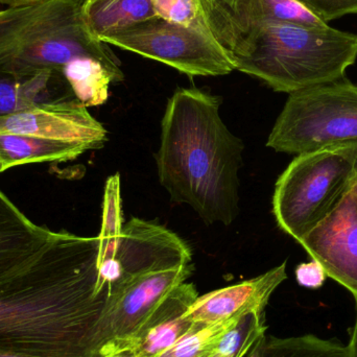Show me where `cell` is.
<instances>
[{
    "instance_id": "obj_1",
    "label": "cell",
    "mask_w": 357,
    "mask_h": 357,
    "mask_svg": "<svg viewBox=\"0 0 357 357\" xmlns=\"http://www.w3.org/2000/svg\"><path fill=\"white\" fill-rule=\"evenodd\" d=\"M98 251V236L56 232L37 257L0 278V350L87 357L109 294Z\"/></svg>"
},
{
    "instance_id": "obj_2",
    "label": "cell",
    "mask_w": 357,
    "mask_h": 357,
    "mask_svg": "<svg viewBox=\"0 0 357 357\" xmlns=\"http://www.w3.org/2000/svg\"><path fill=\"white\" fill-rule=\"evenodd\" d=\"M222 100L195 88L169 98L157 153L159 180L173 201L190 206L207 224L228 226L239 212L245 144L220 114Z\"/></svg>"
},
{
    "instance_id": "obj_3",
    "label": "cell",
    "mask_w": 357,
    "mask_h": 357,
    "mask_svg": "<svg viewBox=\"0 0 357 357\" xmlns=\"http://www.w3.org/2000/svg\"><path fill=\"white\" fill-rule=\"evenodd\" d=\"M235 69L273 90L293 93L345 77L357 59V35L333 27L268 23L225 46Z\"/></svg>"
},
{
    "instance_id": "obj_4",
    "label": "cell",
    "mask_w": 357,
    "mask_h": 357,
    "mask_svg": "<svg viewBox=\"0 0 357 357\" xmlns=\"http://www.w3.org/2000/svg\"><path fill=\"white\" fill-rule=\"evenodd\" d=\"M81 0H44L0 10V69L31 75L62 73L82 56L105 65L114 83L125 79L108 44L94 39L82 16Z\"/></svg>"
},
{
    "instance_id": "obj_5",
    "label": "cell",
    "mask_w": 357,
    "mask_h": 357,
    "mask_svg": "<svg viewBox=\"0 0 357 357\" xmlns=\"http://www.w3.org/2000/svg\"><path fill=\"white\" fill-rule=\"evenodd\" d=\"M357 180V142L297 155L275 185L273 213L299 243L340 203Z\"/></svg>"
},
{
    "instance_id": "obj_6",
    "label": "cell",
    "mask_w": 357,
    "mask_h": 357,
    "mask_svg": "<svg viewBox=\"0 0 357 357\" xmlns=\"http://www.w3.org/2000/svg\"><path fill=\"white\" fill-rule=\"evenodd\" d=\"M357 142V85L343 77L289 94L266 146L300 155Z\"/></svg>"
},
{
    "instance_id": "obj_7",
    "label": "cell",
    "mask_w": 357,
    "mask_h": 357,
    "mask_svg": "<svg viewBox=\"0 0 357 357\" xmlns=\"http://www.w3.org/2000/svg\"><path fill=\"white\" fill-rule=\"evenodd\" d=\"M102 42L158 61L189 77H218L236 70L230 54L206 22L184 25L156 17Z\"/></svg>"
},
{
    "instance_id": "obj_8",
    "label": "cell",
    "mask_w": 357,
    "mask_h": 357,
    "mask_svg": "<svg viewBox=\"0 0 357 357\" xmlns=\"http://www.w3.org/2000/svg\"><path fill=\"white\" fill-rule=\"evenodd\" d=\"M192 270L189 264L121 276L109 287L106 303L90 335L87 357H107L129 349L153 310L186 282Z\"/></svg>"
},
{
    "instance_id": "obj_9",
    "label": "cell",
    "mask_w": 357,
    "mask_h": 357,
    "mask_svg": "<svg viewBox=\"0 0 357 357\" xmlns=\"http://www.w3.org/2000/svg\"><path fill=\"white\" fill-rule=\"evenodd\" d=\"M327 277L352 294L357 303V180L335 209L299 241Z\"/></svg>"
},
{
    "instance_id": "obj_10",
    "label": "cell",
    "mask_w": 357,
    "mask_h": 357,
    "mask_svg": "<svg viewBox=\"0 0 357 357\" xmlns=\"http://www.w3.org/2000/svg\"><path fill=\"white\" fill-rule=\"evenodd\" d=\"M0 134H17L96 150L107 131L77 100L41 105L0 116Z\"/></svg>"
},
{
    "instance_id": "obj_11",
    "label": "cell",
    "mask_w": 357,
    "mask_h": 357,
    "mask_svg": "<svg viewBox=\"0 0 357 357\" xmlns=\"http://www.w3.org/2000/svg\"><path fill=\"white\" fill-rule=\"evenodd\" d=\"M204 18L212 35L226 46L251 29L268 23L326 27L300 0H201Z\"/></svg>"
},
{
    "instance_id": "obj_12",
    "label": "cell",
    "mask_w": 357,
    "mask_h": 357,
    "mask_svg": "<svg viewBox=\"0 0 357 357\" xmlns=\"http://www.w3.org/2000/svg\"><path fill=\"white\" fill-rule=\"evenodd\" d=\"M287 279V262H283L255 278L197 297L187 314L193 323L214 324L247 312H264L273 294Z\"/></svg>"
},
{
    "instance_id": "obj_13",
    "label": "cell",
    "mask_w": 357,
    "mask_h": 357,
    "mask_svg": "<svg viewBox=\"0 0 357 357\" xmlns=\"http://www.w3.org/2000/svg\"><path fill=\"white\" fill-rule=\"evenodd\" d=\"M197 297L192 283L184 282L176 287L142 323L129 349L138 357H157L171 348L195 324L187 312Z\"/></svg>"
},
{
    "instance_id": "obj_14",
    "label": "cell",
    "mask_w": 357,
    "mask_h": 357,
    "mask_svg": "<svg viewBox=\"0 0 357 357\" xmlns=\"http://www.w3.org/2000/svg\"><path fill=\"white\" fill-rule=\"evenodd\" d=\"M56 235L33 224L0 191V278L37 257Z\"/></svg>"
},
{
    "instance_id": "obj_15",
    "label": "cell",
    "mask_w": 357,
    "mask_h": 357,
    "mask_svg": "<svg viewBox=\"0 0 357 357\" xmlns=\"http://www.w3.org/2000/svg\"><path fill=\"white\" fill-rule=\"evenodd\" d=\"M75 100L70 86L60 71L19 75L0 69V116Z\"/></svg>"
},
{
    "instance_id": "obj_16",
    "label": "cell",
    "mask_w": 357,
    "mask_h": 357,
    "mask_svg": "<svg viewBox=\"0 0 357 357\" xmlns=\"http://www.w3.org/2000/svg\"><path fill=\"white\" fill-rule=\"evenodd\" d=\"M82 16L90 35L102 41L158 15L154 0H85Z\"/></svg>"
},
{
    "instance_id": "obj_17",
    "label": "cell",
    "mask_w": 357,
    "mask_h": 357,
    "mask_svg": "<svg viewBox=\"0 0 357 357\" xmlns=\"http://www.w3.org/2000/svg\"><path fill=\"white\" fill-rule=\"evenodd\" d=\"M86 146L17 134H0V174L17 165L67 162L87 152Z\"/></svg>"
},
{
    "instance_id": "obj_18",
    "label": "cell",
    "mask_w": 357,
    "mask_h": 357,
    "mask_svg": "<svg viewBox=\"0 0 357 357\" xmlns=\"http://www.w3.org/2000/svg\"><path fill=\"white\" fill-rule=\"evenodd\" d=\"M62 75L75 98L86 108L104 105L108 100L110 84L114 83L105 65L89 56L70 61L63 67Z\"/></svg>"
},
{
    "instance_id": "obj_19",
    "label": "cell",
    "mask_w": 357,
    "mask_h": 357,
    "mask_svg": "<svg viewBox=\"0 0 357 357\" xmlns=\"http://www.w3.org/2000/svg\"><path fill=\"white\" fill-rule=\"evenodd\" d=\"M264 316L251 312L233 319L199 357H245L266 335Z\"/></svg>"
},
{
    "instance_id": "obj_20",
    "label": "cell",
    "mask_w": 357,
    "mask_h": 357,
    "mask_svg": "<svg viewBox=\"0 0 357 357\" xmlns=\"http://www.w3.org/2000/svg\"><path fill=\"white\" fill-rule=\"evenodd\" d=\"M251 352L258 357H348L347 346L339 340L314 335L276 337L264 335Z\"/></svg>"
},
{
    "instance_id": "obj_21",
    "label": "cell",
    "mask_w": 357,
    "mask_h": 357,
    "mask_svg": "<svg viewBox=\"0 0 357 357\" xmlns=\"http://www.w3.org/2000/svg\"><path fill=\"white\" fill-rule=\"evenodd\" d=\"M121 230H123V212H121V178L119 174H116L108 178L105 187L102 229L98 234V239H100L98 262L107 258L114 257Z\"/></svg>"
},
{
    "instance_id": "obj_22",
    "label": "cell",
    "mask_w": 357,
    "mask_h": 357,
    "mask_svg": "<svg viewBox=\"0 0 357 357\" xmlns=\"http://www.w3.org/2000/svg\"><path fill=\"white\" fill-rule=\"evenodd\" d=\"M236 318V317H235ZM230 320L214 324H199L195 323L190 331L183 335L177 343L165 350L157 357H199L206 351L216 335L222 333L229 324Z\"/></svg>"
},
{
    "instance_id": "obj_23",
    "label": "cell",
    "mask_w": 357,
    "mask_h": 357,
    "mask_svg": "<svg viewBox=\"0 0 357 357\" xmlns=\"http://www.w3.org/2000/svg\"><path fill=\"white\" fill-rule=\"evenodd\" d=\"M154 4L165 20L184 25L206 22L201 0H154Z\"/></svg>"
},
{
    "instance_id": "obj_24",
    "label": "cell",
    "mask_w": 357,
    "mask_h": 357,
    "mask_svg": "<svg viewBox=\"0 0 357 357\" xmlns=\"http://www.w3.org/2000/svg\"><path fill=\"white\" fill-rule=\"evenodd\" d=\"M324 22L357 15V0H300Z\"/></svg>"
},
{
    "instance_id": "obj_25",
    "label": "cell",
    "mask_w": 357,
    "mask_h": 357,
    "mask_svg": "<svg viewBox=\"0 0 357 357\" xmlns=\"http://www.w3.org/2000/svg\"><path fill=\"white\" fill-rule=\"evenodd\" d=\"M296 280L300 287L319 289L324 285L327 274L320 262L312 259L310 262L299 264L295 271Z\"/></svg>"
},
{
    "instance_id": "obj_26",
    "label": "cell",
    "mask_w": 357,
    "mask_h": 357,
    "mask_svg": "<svg viewBox=\"0 0 357 357\" xmlns=\"http://www.w3.org/2000/svg\"><path fill=\"white\" fill-rule=\"evenodd\" d=\"M347 350L348 357H357V303L356 322L350 331V340L347 345Z\"/></svg>"
},
{
    "instance_id": "obj_27",
    "label": "cell",
    "mask_w": 357,
    "mask_h": 357,
    "mask_svg": "<svg viewBox=\"0 0 357 357\" xmlns=\"http://www.w3.org/2000/svg\"><path fill=\"white\" fill-rule=\"evenodd\" d=\"M39 1H44V0H0V4H3L8 8H16V6H25V4Z\"/></svg>"
},
{
    "instance_id": "obj_28",
    "label": "cell",
    "mask_w": 357,
    "mask_h": 357,
    "mask_svg": "<svg viewBox=\"0 0 357 357\" xmlns=\"http://www.w3.org/2000/svg\"><path fill=\"white\" fill-rule=\"evenodd\" d=\"M107 357H138L136 356L135 352L131 349L123 350V351L119 352V354H112V356Z\"/></svg>"
},
{
    "instance_id": "obj_29",
    "label": "cell",
    "mask_w": 357,
    "mask_h": 357,
    "mask_svg": "<svg viewBox=\"0 0 357 357\" xmlns=\"http://www.w3.org/2000/svg\"><path fill=\"white\" fill-rule=\"evenodd\" d=\"M0 357H40V356H27V354H14V352L2 351V350H0Z\"/></svg>"
},
{
    "instance_id": "obj_30",
    "label": "cell",
    "mask_w": 357,
    "mask_h": 357,
    "mask_svg": "<svg viewBox=\"0 0 357 357\" xmlns=\"http://www.w3.org/2000/svg\"><path fill=\"white\" fill-rule=\"evenodd\" d=\"M249 357H258V356H256V354H254V352H250V356Z\"/></svg>"
},
{
    "instance_id": "obj_31",
    "label": "cell",
    "mask_w": 357,
    "mask_h": 357,
    "mask_svg": "<svg viewBox=\"0 0 357 357\" xmlns=\"http://www.w3.org/2000/svg\"><path fill=\"white\" fill-rule=\"evenodd\" d=\"M206 1H215V0H206Z\"/></svg>"
},
{
    "instance_id": "obj_32",
    "label": "cell",
    "mask_w": 357,
    "mask_h": 357,
    "mask_svg": "<svg viewBox=\"0 0 357 357\" xmlns=\"http://www.w3.org/2000/svg\"><path fill=\"white\" fill-rule=\"evenodd\" d=\"M81 1H82V2H84V1H85V0H81Z\"/></svg>"
}]
</instances>
